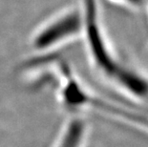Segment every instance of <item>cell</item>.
<instances>
[{
    "mask_svg": "<svg viewBox=\"0 0 148 147\" xmlns=\"http://www.w3.org/2000/svg\"><path fill=\"white\" fill-rule=\"evenodd\" d=\"M82 37L89 61L107 82L130 98H148V79L119 55L103 23L99 0H82Z\"/></svg>",
    "mask_w": 148,
    "mask_h": 147,
    "instance_id": "1",
    "label": "cell"
},
{
    "mask_svg": "<svg viewBox=\"0 0 148 147\" xmlns=\"http://www.w3.org/2000/svg\"><path fill=\"white\" fill-rule=\"evenodd\" d=\"M89 123L78 113H72L65 121L53 147H86Z\"/></svg>",
    "mask_w": 148,
    "mask_h": 147,
    "instance_id": "3",
    "label": "cell"
},
{
    "mask_svg": "<svg viewBox=\"0 0 148 147\" xmlns=\"http://www.w3.org/2000/svg\"><path fill=\"white\" fill-rule=\"evenodd\" d=\"M143 9H144V10H145V12H146V16H147V22H148V0H146L145 3H144Z\"/></svg>",
    "mask_w": 148,
    "mask_h": 147,
    "instance_id": "4",
    "label": "cell"
},
{
    "mask_svg": "<svg viewBox=\"0 0 148 147\" xmlns=\"http://www.w3.org/2000/svg\"><path fill=\"white\" fill-rule=\"evenodd\" d=\"M83 28L82 7L69 9L39 28L33 36L32 47L40 54L51 52L69 41L82 37Z\"/></svg>",
    "mask_w": 148,
    "mask_h": 147,
    "instance_id": "2",
    "label": "cell"
}]
</instances>
